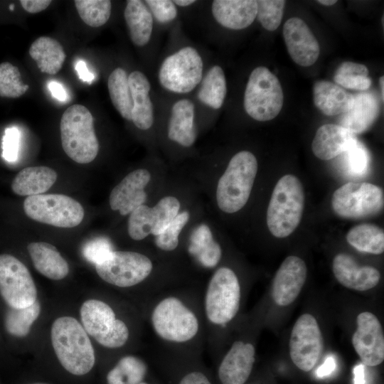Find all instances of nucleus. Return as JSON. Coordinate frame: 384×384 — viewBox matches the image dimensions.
Instances as JSON below:
<instances>
[{"label":"nucleus","mask_w":384,"mask_h":384,"mask_svg":"<svg viewBox=\"0 0 384 384\" xmlns=\"http://www.w3.org/2000/svg\"><path fill=\"white\" fill-rule=\"evenodd\" d=\"M80 317L87 334L106 348H119L129 338L127 325L117 319L112 309L102 301H85L80 308Z\"/></svg>","instance_id":"nucleus-10"},{"label":"nucleus","mask_w":384,"mask_h":384,"mask_svg":"<svg viewBox=\"0 0 384 384\" xmlns=\"http://www.w3.org/2000/svg\"><path fill=\"white\" fill-rule=\"evenodd\" d=\"M346 240L360 252L380 255L384 251L383 230L373 224L353 227L346 235Z\"/></svg>","instance_id":"nucleus-33"},{"label":"nucleus","mask_w":384,"mask_h":384,"mask_svg":"<svg viewBox=\"0 0 384 384\" xmlns=\"http://www.w3.org/2000/svg\"><path fill=\"white\" fill-rule=\"evenodd\" d=\"M9 9L11 11H13L14 9V4H11L10 6H9Z\"/></svg>","instance_id":"nucleus-56"},{"label":"nucleus","mask_w":384,"mask_h":384,"mask_svg":"<svg viewBox=\"0 0 384 384\" xmlns=\"http://www.w3.org/2000/svg\"><path fill=\"white\" fill-rule=\"evenodd\" d=\"M95 270L106 282L119 287H129L146 279L153 270V264L142 253L114 250L97 264Z\"/></svg>","instance_id":"nucleus-12"},{"label":"nucleus","mask_w":384,"mask_h":384,"mask_svg":"<svg viewBox=\"0 0 384 384\" xmlns=\"http://www.w3.org/2000/svg\"><path fill=\"white\" fill-rule=\"evenodd\" d=\"M23 210L29 218L35 221L65 228L78 225L85 213L78 201L59 193L28 196L23 202Z\"/></svg>","instance_id":"nucleus-8"},{"label":"nucleus","mask_w":384,"mask_h":384,"mask_svg":"<svg viewBox=\"0 0 384 384\" xmlns=\"http://www.w3.org/2000/svg\"><path fill=\"white\" fill-rule=\"evenodd\" d=\"M62 147L65 153L78 164H88L97 156L99 142L94 119L82 105H73L63 112L60 122Z\"/></svg>","instance_id":"nucleus-4"},{"label":"nucleus","mask_w":384,"mask_h":384,"mask_svg":"<svg viewBox=\"0 0 384 384\" xmlns=\"http://www.w3.org/2000/svg\"><path fill=\"white\" fill-rule=\"evenodd\" d=\"M156 334L162 339L183 343L193 338L199 329L198 319L181 300L168 297L160 301L151 316Z\"/></svg>","instance_id":"nucleus-6"},{"label":"nucleus","mask_w":384,"mask_h":384,"mask_svg":"<svg viewBox=\"0 0 384 384\" xmlns=\"http://www.w3.org/2000/svg\"><path fill=\"white\" fill-rule=\"evenodd\" d=\"M257 172L255 156L248 151L236 153L218 179L215 198L219 209L235 213L247 203Z\"/></svg>","instance_id":"nucleus-2"},{"label":"nucleus","mask_w":384,"mask_h":384,"mask_svg":"<svg viewBox=\"0 0 384 384\" xmlns=\"http://www.w3.org/2000/svg\"><path fill=\"white\" fill-rule=\"evenodd\" d=\"M255 355L252 344L235 341L218 368V377L222 384H244L252 372Z\"/></svg>","instance_id":"nucleus-21"},{"label":"nucleus","mask_w":384,"mask_h":384,"mask_svg":"<svg viewBox=\"0 0 384 384\" xmlns=\"http://www.w3.org/2000/svg\"><path fill=\"white\" fill-rule=\"evenodd\" d=\"M367 67L351 61L343 62L336 70L334 83L341 87L365 91L370 88L371 79Z\"/></svg>","instance_id":"nucleus-37"},{"label":"nucleus","mask_w":384,"mask_h":384,"mask_svg":"<svg viewBox=\"0 0 384 384\" xmlns=\"http://www.w3.org/2000/svg\"><path fill=\"white\" fill-rule=\"evenodd\" d=\"M313 97L315 106L327 116L343 114L353 104L352 94L336 83L324 80L314 84Z\"/></svg>","instance_id":"nucleus-26"},{"label":"nucleus","mask_w":384,"mask_h":384,"mask_svg":"<svg viewBox=\"0 0 384 384\" xmlns=\"http://www.w3.org/2000/svg\"><path fill=\"white\" fill-rule=\"evenodd\" d=\"M29 55L38 69L48 75L58 73L66 58L62 45L48 36H41L35 40L30 46Z\"/></svg>","instance_id":"nucleus-31"},{"label":"nucleus","mask_w":384,"mask_h":384,"mask_svg":"<svg viewBox=\"0 0 384 384\" xmlns=\"http://www.w3.org/2000/svg\"><path fill=\"white\" fill-rule=\"evenodd\" d=\"M51 342L63 367L75 375L89 373L95 362V351L83 326L73 317H59L51 327Z\"/></svg>","instance_id":"nucleus-1"},{"label":"nucleus","mask_w":384,"mask_h":384,"mask_svg":"<svg viewBox=\"0 0 384 384\" xmlns=\"http://www.w3.org/2000/svg\"><path fill=\"white\" fill-rule=\"evenodd\" d=\"M354 375L353 384H366L365 371L363 364H359L353 370Z\"/></svg>","instance_id":"nucleus-52"},{"label":"nucleus","mask_w":384,"mask_h":384,"mask_svg":"<svg viewBox=\"0 0 384 384\" xmlns=\"http://www.w3.org/2000/svg\"><path fill=\"white\" fill-rule=\"evenodd\" d=\"M284 94L278 78L266 67L255 68L249 76L244 94V108L252 119L265 122L280 112Z\"/></svg>","instance_id":"nucleus-5"},{"label":"nucleus","mask_w":384,"mask_h":384,"mask_svg":"<svg viewBox=\"0 0 384 384\" xmlns=\"http://www.w3.org/2000/svg\"><path fill=\"white\" fill-rule=\"evenodd\" d=\"M41 312L38 300L29 306L15 309L9 306L4 318L6 331L16 337H24L30 331L31 326Z\"/></svg>","instance_id":"nucleus-38"},{"label":"nucleus","mask_w":384,"mask_h":384,"mask_svg":"<svg viewBox=\"0 0 384 384\" xmlns=\"http://www.w3.org/2000/svg\"><path fill=\"white\" fill-rule=\"evenodd\" d=\"M286 1L284 0L257 1V18L269 31H275L281 23Z\"/></svg>","instance_id":"nucleus-42"},{"label":"nucleus","mask_w":384,"mask_h":384,"mask_svg":"<svg viewBox=\"0 0 384 384\" xmlns=\"http://www.w3.org/2000/svg\"><path fill=\"white\" fill-rule=\"evenodd\" d=\"M356 139L353 134L339 124H326L317 129L311 149L319 159L330 160L344 153Z\"/></svg>","instance_id":"nucleus-24"},{"label":"nucleus","mask_w":384,"mask_h":384,"mask_svg":"<svg viewBox=\"0 0 384 384\" xmlns=\"http://www.w3.org/2000/svg\"><path fill=\"white\" fill-rule=\"evenodd\" d=\"M57 177L55 171L48 166L26 167L13 179L11 189L14 193L22 196L43 194L55 183Z\"/></svg>","instance_id":"nucleus-29"},{"label":"nucleus","mask_w":384,"mask_h":384,"mask_svg":"<svg viewBox=\"0 0 384 384\" xmlns=\"http://www.w3.org/2000/svg\"><path fill=\"white\" fill-rule=\"evenodd\" d=\"M173 2L174 3L175 5L184 7V6H190V5L193 4V3L196 2V1H193V0H175V1H173Z\"/></svg>","instance_id":"nucleus-53"},{"label":"nucleus","mask_w":384,"mask_h":384,"mask_svg":"<svg viewBox=\"0 0 384 384\" xmlns=\"http://www.w3.org/2000/svg\"><path fill=\"white\" fill-rule=\"evenodd\" d=\"M20 132L18 128L8 127L2 138V157L9 162L15 161L18 155Z\"/></svg>","instance_id":"nucleus-46"},{"label":"nucleus","mask_w":384,"mask_h":384,"mask_svg":"<svg viewBox=\"0 0 384 384\" xmlns=\"http://www.w3.org/2000/svg\"><path fill=\"white\" fill-rule=\"evenodd\" d=\"M203 60L193 47H184L168 56L159 71L161 85L176 93L192 91L202 80Z\"/></svg>","instance_id":"nucleus-11"},{"label":"nucleus","mask_w":384,"mask_h":384,"mask_svg":"<svg viewBox=\"0 0 384 384\" xmlns=\"http://www.w3.org/2000/svg\"><path fill=\"white\" fill-rule=\"evenodd\" d=\"M181 204L177 198L168 196L161 198L154 206L143 204L129 216L127 230L134 240H142L149 235L161 234L180 212Z\"/></svg>","instance_id":"nucleus-14"},{"label":"nucleus","mask_w":384,"mask_h":384,"mask_svg":"<svg viewBox=\"0 0 384 384\" xmlns=\"http://www.w3.org/2000/svg\"><path fill=\"white\" fill-rule=\"evenodd\" d=\"M74 3L80 18L91 27L103 26L110 17L112 4L109 0H75Z\"/></svg>","instance_id":"nucleus-39"},{"label":"nucleus","mask_w":384,"mask_h":384,"mask_svg":"<svg viewBox=\"0 0 384 384\" xmlns=\"http://www.w3.org/2000/svg\"><path fill=\"white\" fill-rule=\"evenodd\" d=\"M145 4L160 23H169L177 16V9L173 1L146 0Z\"/></svg>","instance_id":"nucleus-45"},{"label":"nucleus","mask_w":384,"mask_h":384,"mask_svg":"<svg viewBox=\"0 0 384 384\" xmlns=\"http://www.w3.org/2000/svg\"><path fill=\"white\" fill-rule=\"evenodd\" d=\"M0 294L8 306L15 309L29 306L37 300L29 270L11 255H0Z\"/></svg>","instance_id":"nucleus-13"},{"label":"nucleus","mask_w":384,"mask_h":384,"mask_svg":"<svg viewBox=\"0 0 384 384\" xmlns=\"http://www.w3.org/2000/svg\"><path fill=\"white\" fill-rule=\"evenodd\" d=\"M324 349V339L315 317L304 314L295 322L289 338V355L294 364L308 372L317 363Z\"/></svg>","instance_id":"nucleus-15"},{"label":"nucleus","mask_w":384,"mask_h":384,"mask_svg":"<svg viewBox=\"0 0 384 384\" xmlns=\"http://www.w3.org/2000/svg\"><path fill=\"white\" fill-rule=\"evenodd\" d=\"M124 17L132 42L137 46H144L149 41L153 30V17L142 1L129 0Z\"/></svg>","instance_id":"nucleus-30"},{"label":"nucleus","mask_w":384,"mask_h":384,"mask_svg":"<svg viewBox=\"0 0 384 384\" xmlns=\"http://www.w3.org/2000/svg\"><path fill=\"white\" fill-rule=\"evenodd\" d=\"M32 384H47V383H32Z\"/></svg>","instance_id":"nucleus-57"},{"label":"nucleus","mask_w":384,"mask_h":384,"mask_svg":"<svg viewBox=\"0 0 384 384\" xmlns=\"http://www.w3.org/2000/svg\"><path fill=\"white\" fill-rule=\"evenodd\" d=\"M146 366L134 356L122 358L107 375V384H139L146 373Z\"/></svg>","instance_id":"nucleus-36"},{"label":"nucleus","mask_w":384,"mask_h":384,"mask_svg":"<svg viewBox=\"0 0 384 384\" xmlns=\"http://www.w3.org/2000/svg\"><path fill=\"white\" fill-rule=\"evenodd\" d=\"M133 102L132 121L142 130L149 129L154 122L153 105L149 97L150 83L140 71H133L128 76Z\"/></svg>","instance_id":"nucleus-25"},{"label":"nucleus","mask_w":384,"mask_h":384,"mask_svg":"<svg viewBox=\"0 0 384 384\" xmlns=\"http://www.w3.org/2000/svg\"><path fill=\"white\" fill-rule=\"evenodd\" d=\"M179 384H211L208 378L202 373L193 371L186 374Z\"/></svg>","instance_id":"nucleus-48"},{"label":"nucleus","mask_w":384,"mask_h":384,"mask_svg":"<svg viewBox=\"0 0 384 384\" xmlns=\"http://www.w3.org/2000/svg\"><path fill=\"white\" fill-rule=\"evenodd\" d=\"M52 96L56 100L64 102L67 100L68 94L64 87L56 81H51L48 85Z\"/></svg>","instance_id":"nucleus-51"},{"label":"nucleus","mask_w":384,"mask_h":384,"mask_svg":"<svg viewBox=\"0 0 384 384\" xmlns=\"http://www.w3.org/2000/svg\"><path fill=\"white\" fill-rule=\"evenodd\" d=\"M379 85H380V92H381L382 101H383V98H384V77L383 76H381L379 78Z\"/></svg>","instance_id":"nucleus-55"},{"label":"nucleus","mask_w":384,"mask_h":384,"mask_svg":"<svg viewBox=\"0 0 384 384\" xmlns=\"http://www.w3.org/2000/svg\"><path fill=\"white\" fill-rule=\"evenodd\" d=\"M348 171L353 176H363L368 171L370 162L368 151L356 139L344 152Z\"/></svg>","instance_id":"nucleus-43"},{"label":"nucleus","mask_w":384,"mask_h":384,"mask_svg":"<svg viewBox=\"0 0 384 384\" xmlns=\"http://www.w3.org/2000/svg\"><path fill=\"white\" fill-rule=\"evenodd\" d=\"M188 250L207 268L215 267L222 256L220 245L214 240L210 228L206 224H201L193 230Z\"/></svg>","instance_id":"nucleus-32"},{"label":"nucleus","mask_w":384,"mask_h":384,"mask_svg":"<svg viewBox=\"0 0 384 384\" xmlns=\"http://www.w3.org/2000/svg\"><path fill=\"white\" fill-rule=\"evenodd\" d=\"M380 110L377 95L373 92H361L353 95L352 107L341 114L339 125L352 134L366 131L375 121Z\"/></svg>","instance_id":"nucleus-23"},{"label":"nucleus","mask_w":384,"mask_h":384,"mask_svg":"<svg viewBox=\"0 0 384 384\" xmlns=\"http://www.w3.org/2000/svg\"><path fill=\"white\" fill-rule=\"evenodd\" d=\"M304 206L300 180L292 174L282 176L272 191L267 210V225L272 235L283 238L299 225Z\"/></svg>","instance_id":"nucleus-3"},{"label":"nucleus","mask_w":384,"mask_h":384,"mask_svg":"<svg viewBox=\"0 0 384 384\" xmlns=\"http://www.w3.org/2000/svg\"><path fill=\"white\" fill-rule=\"evenodd\" d=\"M336 367V360L334 356H329L324 363L316 370V375L323 378L330 375Z\"/></svg>","instance_id":"nucleus-49"},{"label":"nucleus","mask_w":384,"mask_h":384,"mask_svg":"<svg viewBox=\"0 0 384 384\" xmlns=\"http://www.w3.org/2000/svg\"><path fill=\"white\" fill-rule=\"evenodd\" d=\"M50 0H21L23 9L28 13H39L48 7Z\"/></svg>","instance_id":"nucleus-47"},{"label":"nucleus","mask_w":384,"mask_h":384,"mask_svg":"<svg viewBox=\"0 0 384 384\" xmlns=\"http://www.w3.org/2000/svg\"><path fill=\"white\" fill-rule=\"evenodd\" d=\"M352 344L364 365L376 366L383 361V331L380 322L373 313L363 311L358 315Z\"/></svg>","instance_id":"nucleus-16"},{"label":"nucleus","mask_w":384,"mask_h":384,"mask_svg":"<svg viewBox=\"0 0 384 384\" xmlns=\"http://www.w3.org/2000/svg\"><path fill=\"white\" fill-rule=\"evenodd\" d=\"M27 250L34 267L43 276L60 280L68 275V264L53 245L45 242H31Z\"/></svg>","instance_id":"nucleus-27"},{"label":"nucleus","mask_w":384,"mask_h":384,"mask_svg":"<svg viewBox=\"0 0 384 384\" xmlns=\"http://www.w3.org/2000/svg\"><path fill=\"white\" fill-rule=\"evenodd\" d=\"M139 384H147V383H144V382H141V383H139Z\"/></svg>","instance_id":"nucleus-58"},{"label":"nucleus","mask_w":384,"mask_h":384,"mask_svg":"<svg viewBox=\"0 0 384 384\" xmlns=\"http://www.w3.org/2000/svg\"><path fill=\"white\" fill-rule=\"evenodd\" d=\"M331 206L335 213L341 218H368L383 210V191L379 186L370 183L348 182L334 192Z\"/></svg>","instance_id":"nucleus-9"},{"label":"nucleus","mask_w":384,"mask_h":384,"mask_svg":"<svg viewBox=\"0 0 384 384\" xmlns=\"http://www.w3.org/2000/svg\"><path fill=\"white\" fill-rule=\"evenodd\" d=\"M114 251L110 240L105 237L93 238L82 247V255L90 262L99 264L107 259Z\"/></svg>","instance_id":"nucleus-44"},{"label":"nucleus","mask_w":384,"mask_h":384,"mask_svg":"<svg viewBox=\"0 0 384 384\" xmlns=\"http://www.w3.org/2000/svg\"><path fill=\"white\" fill-rule=\"evenodd\" d=\"M168 137L184 147H189L195 142L197 129L194 124V105L190 100H180L173 105Z\"/></svg>","instance_id":"nucleus-28"},{"label":"nucleus","mask_w":384,"mask_h":384,"mask_svg":"<svg viewBox=\"0 0 384 384\" xmlns=\"http://www.w3.org/2000/svg\"><path fill=\"white\" fill-rule=\"evenodd\" d=\"M332 269L337 281L346 288L366 291L380 281L379 271L371 266H360L349 255L339 253L333 260Z\"/></svg>","instance_id":"nucleus-20"},{"label":"nucleus","mask_w":384,"mask_h":384,"mask_svg":"<svg viewBox=\"0 0 384 384\" xmlns=\"http://www.w3.org/2000/svg\"><path fill=\"white\" fill-rule=\"evenodd\" d=\"M240 302V287L237 275L229 267L218 268L211 277L206 293L207 319L216 325L225 324L237 314Z\"/></svg>","instance_id":"nucleus-7"},{"label":"nucleus","mask_w":384,"mask_h":384,"mask_svg":"<svg viewBox=\"0 0 384 384\" xmlns=\"http://www.w3.org/2000/svg\"><path fill=\"white\" fill-rule=\"evenodd\" d=\"M107 87L117 111L124 119L132 121L133 102L126 71L122 68H115L108 78Z\"/></svg>","instance_id":"nucleus-34"},{"label":"nucleus","mask_w":384,"mask_h":384,"mask_svg":"<svg viewBox=\"0 0 384 384\" xmlns=\"http://www.w3.org/2000/svg\"><path fill=\"white\" fill-rule=\"evenodd\" d=\"M227 93L224 72L219 65L213 66L206 74L198 97L206 105L217 110L223 105Z\"/></svg>","instance_id":"nucleus-35"},{"label":"nucleus","mask_w":384,"mask_h":384,"mask_svg":"<svg viewBox=\"0 0 384 384\" xmlns=\"http://www.w3.org/2000/svg\"><path fill=\"white\" fill-rule=\"evenodd\" d=\"M304 261L295 255L286 257L277 270L272 286V297L281 306L292 304L299 294L306 279Z\"/></svg>","instance_id":"nucleus-19"},{"label":"nucleus","mask_w":384,"mask_h":384,"mask_svg":"<svg viewBox=\"0 0 384 384\" xmlns=\"http://www.w3.org/2000/svg\"><path fill=\"white\" fill-rule=\"evenodd\" d=\"M317 2L319 4H320L329 6H332V5L335 4L337 2V1H336V0H319V1H317Z\"/></svg>","instance_id":"nucleus-54"},{"label":"nucleus","mask_w":384,"mask_h":384,"mask_svg":"<svg viewBox=\"0 0 384 384\" xmlns=\"http://www.w3.org/2000/svg\"><path fill=\"white\" fill-rule=\"evenodd\" d=\"M151 178V173L146 169H138L128 174L110 192L111 209L127 215L144 204L147 197L144 189Z\"/></svg>","instance_id":"nucleus-18"},{"label":"nucleus","mask_w":384,"mask_h":384,"mask_svg":"<svg viewBox=\"0 0 384 384\" xmlns=\"http://www.w3.org/2000/svg\"><path fill=\"white\" fill-rule=\"evenodd\" d=\"M212 14L222 26L241 30L250 26L257 16V1L254 0H215L212 4Z\"/></svg>","instance_id":"nucleus-22"},{"label":"nucleus","mask_w":384,"mask_h":384,"mask_svg":"<svg viewBox=\"0 0 384 384\" xmlns=\"http://www.w3.org/2000/svg\"><path fill=\"white\" fill-rule=\"evenodd\" d=\"M29 88L21 80L18 68L9 62L0 63V96L16 98L22 96Z\"/></svg>","instance_id":"nucleus-40"},{"label":"nucleus","mask_w":384,"mask_h":384,"mask_svg":"<svg viewBox=\"0 0 384 384\" xmlns=\"http://www.w3.org/2000/svg\"><path fill=\"white\" fill-rule=\"evenodd\" d=\"M75 70L78 75L79 78L88 84H91L93 81L95 76L87 68L86 63L80 60L76 63Z\"/></svg>","instance_id":"nucleus-50"},{"label":"nucleus","mask_w":384,"mask_h":384,"mask_svg":"<svg viewBox=\"0 0 384 384\" xmlns=\"http://www.w3.org/2000/svg\"><path fill=\"white\" fill-rule=\"evenodd\" d=\"M283 37L287 51L294 63L307 67L317 60L320 47L307 24L301 18H289L283 26Z\"/></svg>","instance_id":"nucleus-17"},{"label":"nucleus","mask_w":384,"mask_h":384,"mask_svg":"<svg viewBox=\"0 0 384 384\" xmlns=\"http://www.w3.org/2000/svg\"><path fill=\"white\" fill-rule=\"evenodd\" d=\"M190 212L184 210L178 213L169 226L155 237V244L164 251L175 250L179 243V235L190 219Z\"/></svg>","instance_id":"nucleus-41"}]
</instances>
